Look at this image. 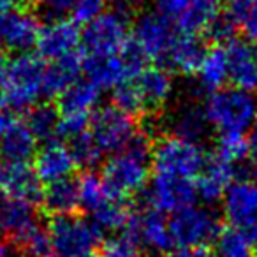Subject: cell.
I'll return each instance as SVG.
<instances>
[{"instance_id": "41", "label": "cell", "mask_w": 257, "mask_h": 257, "mask_svg": "<svg viewBox=\"0 0 257 257\" xmlns=\"http://www.w3.org/2000/svg\"><path fill=\"white\" fill-rule=\"evenodd\" d=\"M166 257H215L210 248H176L166 253Z\"/></svg>"}, {"instance_id": "30", "label": "cell", "mask_w": 257, "mask_h": 257, "mask_svg": "<svg viewBox=\"0 0 257 257\" xmlns=\"http://www.w3.org/2000/svg\"><path fill=\"white\" fill-rule=\"evenodd\" d=\"M27 125L37 138V141H55V136H58V128H60V114L55 107L48 104H39L32 111H29Z\"/></svg>"}, {"instance_id": "5", "label": "cell", "mask_w": 257, "mask_h": 257, "mask_svg": "<svg viewBox=\"0 0 257 257\" xmlns=\"http://www.w3.org/2000/svg\"><path fill=\"white\" fill-rule=\"evenodd\" d=\"M203 111L218 138L246 136L257 118V95L236 86H225L208 93Z\"/></svg>"}, {"instance_id": "45", "label": "cell", "mask_w": 257, "mask_h": 257, "mask_svg": "<svg viewBox=\"0 0 257 257\" xmlns=\"http://www.w3.org/2000/svg\"><path fill=\"white\" fill-rule=\"evenodd\" d=\"M0 257H13V248L2 236H0Z\"/></svg>"}, {"instance_id": "1", "label": "cell", "mask_w": 257, "mask_h": 257, "mask_svg": "<svg viewBox=\"0 0 257 257\" xmlns=\"http://www.w3.org/2000/svg\"><path fill=\"white\" fill-rule=\"evenodd\" d=\"M210 155L201 143L168 136L154 143L152 178L147 189L150 208L161 213H176L196 204L197 178Z\"/></svg>"}, {"instance_id": "23", "label": "cell", "mask_w": 257, "mask_h": 257, "mask_svg": "<svg viewBox=\"0 0 257 257\" xmlns=\"http://www.w3.org/2000/svg\"><path fill=\"white\" fill-rule=\"evenodd\" d=\"M194 76L197 86L208 93L225 88V83H229V64L224 43L213 44L204 51L199 69Z\"/></svg>"}, {"instance_id": "29", "label": "cell", "mask_w": 257, "mask_h": 257, "mask_svg": "<svg viewBox=\"0 0 257 257\" xmlns=\"http://www.w3.org/2000/svg\"><path fill=\"white\" fill-rule=\"evenodd\" d=\"M133 210L123 199H109L99 211L92 215V222L102 232H116L125 231L131 218H133Z\"/></svg>"}, {"instance_id": "7", "label": "cell", "mask_w": 257, "mask_h": 257, "mask_svg": "<svg viewBox=\"0 0 257 257\" xmlns=\"http://www.w3.org/2000/svg\"><path fill=\"white\" fill-rule=\"evenodd\" d=\"M88 134L102 155H113L127 148L141 134L134 114L116 104L100 106L93 113L88 125Z\"/></svg>"}, {"instance_id": "48", "label": "cell", "mask_w": 257, "mask_h": 257, "mask_svg": "<svg viewBox=\"0 0 257 257\" xmlns=\"http://www.w3.org/2000/svg\"><path fill=\"white\" fill-rule=\"evenodd\" d=\"M48 257H60V255H57V253H55V255H48Z\"/></svg>"}, {"instance_id": "47", "label": "cell", "mask_w": 257, "mask_h": 257, "mask_svg": "<svg viewBox=\"0 0 257 257\" xmlns=\"http://www.w3.org/2000/svg\"><path fill=\"white\" fill-rule=\"evenodd\" d=\"M0 189H2V169H0Z\"/></svg>"}, {"instance_id": "40", "label": "cell", "mask_w": 257, "mask_h": 257, "mask_svg": "<svg viewBox=\"0 0 257 257\" xmlns=\"http://www.w3.org/2000/svg\"><path fill=\"white\" fill-rule=\"evenodd\" d=\"M246 140H248V161L257 175V118H255V121H253L252 128H250Z\"/></svg>"}, {"instance_id": "11", "label": "cell", "mask_w": 257, "mask_h": 257, "mask_svg": "<svg viewBox=\"0 0 257 257\" xmlns=\"http://www.w3.org/2000/svg\"><path fill=\"white\" fill-rule=\"evenodd\" d=\"M178 34L157 13L148 11L140 15L134 22L131 29V46L141 60L166 65Z\"/></svg>"}, {"instance_id": "12", "label": "cell", "mask_w": 257, "mask_h": 257, "mask_svg": "<svg viewBox=\"0 0 257 257\" xmlns=\"http://www.w3.org/2000/svg\"><path fill=\"white\" fill-rule=\"evenodd\" d=\"M222 215L227 229L257 246V180H236L222 197Z\"/></svg>"}, {"instance_id": "32", "label": "cell", "mask_w": 257, "mask_h": 257, "mask_svg": "<svg viewBox=\"0 0 257 257\" xmlns=\"http://www.w3.org/2000/svg\"><path fill=\"white\" fill-rule=\"evenodd\" d=\"M213 155L232 166H239L248 159V140L246 136H220Z\"/></svg>"}, {"instance_id": "44", "label": "cell", "mask_w": 257, "mask_h": 257, "mask_svg": "<svg viewBox=\"0 0 257 257\" xmlns=\"http://www.w3.org/2000/svg\"><path fill=\"white\" fill-rule=\"evenodd\" d=\"M20 4H22V0H0V15L20 8Z\"/></svg>"}, {"instance_id": "37", "label": "cell", "mask_w": 257, "mask_h": 257, "mask_svg": "<svg viewBox=\"0 0 257 257\" xmlns=\"http://www.w3.org/2000/svg\"><path fill=\"white\" fill-rule=\"evenodd\" d=\"M100 257H141L138 252V245L125 236L111 238L104 241Z\"/></svg>"}, {"instance_id": "42", "label": "cell", "mask_w": 257, "mask_h": 257, "mask_svg": "<svg viewBox=\"0 0 257 257\" xmlns=\"http://www.w3.org/2000/svg\"><path fill=\"white\" fill-rule=\"evenodd\" d=\"M13 121H15V118L9 114V111H6V109H2V107H0V138L4 136L6 131L11 127Z\"/></svg>"}, {"instance_id": "3", "label": "cell", "mask_w": 257, "mask_h": 257, "mask_svg": "<svg viewBox=\"0 0 257 257\" xmlns=\"http://www.w3.org/2000/svg\"><path fill=\"white\" fill-rule=\"evenodd\" d=\"M48 62L39 55H16L8 65L4 88L0 92V107L9 113L32 111L43 99H48L46 92Z\"/></svg>"}, {"instance_id": "21", "label": "cell", "mask_w": 257, "mask_h": 257, "mask_svg": "<svg viewBox=\"0 0 257 257\" xmlns=\"http://www.w3.org/2000/svg\"><path fill=\"white\" fill-rule=\"evenodd\" d=\"M37 154V138L27 121L15 120L0 138V157L6 164H29Z\"/></svg>"}, {"instance_id": "22", "label": "cell", "mask_w": 257, "mask_h": 257, "mask_svg": "<svg viewBox=\"0 0 257 257\" xmlns=\"http://www.w3.org/2000/svg\"><path fill=\"white\" fill-rule=\"evenodd\" d=\"M2 190L13 199L32 204L43 197L41 180L29 164H6L2 169Z\"/></svg>"}, {"instance_id": "25", "label": "cell", "mask_w": 257, "mask_h": 257, "mask_svg": "<svg viewBox=\"0 0 257 257\" xmlns=\"http://www.w3.org/2000/svg\"><path fill=\"white\" fill-rule=\"evenodd\" d=\"M204 51L206 50L201 44L199 37L178 34L175 44H173L171 53L168 57V62H166V67L173 69L180 74L194 76L199 69Z\"/></svg>"}, {"instance_id": "26", "label": "cell", "mask_w": 257, "mask_h": 257, "mask_svg": "<svg viewBox=\"0 0 257 257\" xmlns=\"http://www.w3.org/2000/svg\"><path fill=\"white\" fill-rule=\"evenodd\" d=\"M43 201L44 208L53 217H60V215H74V211L79 208V196H78V183L74 180H60L46 185L43 189Z\"/></svg>"}, {"instance_id": "34", "label": "cell", "mask_w": 257, "mask_h": 257, "mask_svg": "<svg viewBox=\"0 0 257 257\" xmlns=\"http://www.w3.org/2000/svg\"><path fill=\"white\" fill-rule=\"evenodd\" d=\"M20 250L25 257H48L51 255V241L48 229L43 225H37L34 231H30L22 241L18 243Z\"/></svg>"}, {"instance_id": "35", "label": "cell", "mask_w": 257, "mask_h": 257, "mask_svg": "<svg viewBox=\"0 0 257 257\" xmlns=\"http://www.w3.org/2000/svg\"><path fill=\"white\" fill-rule=\"evenodd\" d=\"M190 4L192 0H154V11L176 30L185 18Z\"/></svg>"}, {"instance_id": "39", "label": "cell", "mask_w": 257, "mask_h": 257, "mask_svg": "<svg viewBox=\"0 0 257 257\" xmlns=\"http://www.w3.org/2000/svg\"><path fill=\"white\" fill-rule=\"evenodd\" d=\"M107 2L113 4L114 11H120V13H123V15H127V13L143 8L148 0H107Z\"/></svg>"}, {"instance_id": "36", "label": "cell", "mask_w": 257, "mask_h": 257, "mask_svg": "<svg viewBox=\"0 0 257 257\" xmlns=\"http://www.w3.org/2000/svg\"><path fill=\"white\" fill-rule=\"evenodd\" d=\"M107 0H76L74 9L71 13V20L79 23H92L95 18H99L102 13H106Z\"/></svg>"}, {"instance_id": "49", "label": "cell", "mask_w": 257, "mask_h": 257, "mask_svg": "<svg viewBox=\"0 0 257 257\" xmlns=\"http://www.w3.org/2000/svg\"><path fill=\"white\" fill-rule=\"evenodd\" d=\"M143 257H154V255H143Z\"/></svg>"}, {"instance_id": "17", "label": "cell", "mask_w": 257, "mask_h": 257, "mask_svg": "<svg viewBox=\"0 0 257 257\" xmlns=\"http://www.w3.org/2000/svg\"><path fill=\"white\" fill-rule=\"evenodd\" d=\"M227 51L229 83L239 90H257V43L245 37H232L224 43Z\"/></svg>"}, {"instance_id": "27", "label": "cell", "mask_w": 257, "mask_h": 257, "mask_svg": "<svg viewBox=\"0 0 257 257\" xmlns=\"http://www.w3.org/2000/svg\"><path fill=\"white\" fill-rule=\"evenodd\" d=\"M78 196H79V208L93 215L99 211L109 199H113L111 192L107 190L102 176L93 171H85L78 180Z\"/></svg>"}, {"instance_id": "18", "label": "cell", "mask_w": 257, "mask_h": 257, "mask_svg": "<svg viewBox=\"0 0 257 257\" xmlns=\"http://www.w3.org/2000/svg\"><path fill=\"white\" fill-rule=\"evenodd\" d=\"M76 166L78 162L72 155L71 147L60 143V141L46 143L34 159V171H36L37 178L48 185L71 178Z\"/></svg>"}, {"instance_id": "28", "label": "cell", "mask_w": 257, "mask_h": 257, "mask_svg": "<svg viewBox=\"0 0 257 257\" xmlns=\"http://www.w3.org/2000/svg\"><path fill=\"white\" fill-rule=\"evenodd\" d=\"M225 18L234 30L248 41L257 43V0H227Z\"/></svg>"}, {"instance_id": "13", "label": "cell", "mask_w": 257, "mask_h": 257, "mask_svg": "<svg viewBox=\"0 0 257 257\" xmlns=\"http://www.w3.org/2000/svg\"><path fill=\"white\" fill-rule=\"evenodd\" d=\"M143 67V60L138 57L133 50L118 57H88L81 55V72L85 79L90 81L93 86L104 92V90H116L121 86L128 78H133L140 69Z\"/></svg>"}, {"instance_id": "31", "label": "cell", "mask_w": 257, "mask_h": 257, "mask_svg": "<svg viewBox=\"0 0 257 257\" xmlns=\"http://www.w3.org/2000/svg\"><path fill=\"white\" fill-rule=\"evenodd\" d=\"M215 246H217V255L215 257H257L255 252H253L255 246L250 245L241 234L234 232L232 229L222 231Z\"/></svg>"}, {"instance_id": "24", "label": "cell", "mask_w": 257, "mask_h": 257, "mask_svg": "<svg viewBox=\"0 0 257 257\" xmlns=\"http://www.w3.org/2000/svg\"><path fill=\"white\" fill-rule=\"evenodd\" d=\"M210 131V125L204 116L203 106L197 104H183L175 109L169 118V134L183 138V140L201 143Z\"/></svg>"}, {"instance_id": "19", "label": "cell", "mask_w": 257, "mask_h": 257, "mask_svg": "<svg viewBox=\"0 0 257 257\" xmlns=\"http://www.w3.org/2000/svg\"><path fill=\"white\" fill-rule=\"evenodd\" d=\"M236 171H238V166L229 164L218 159L217 155H210L196 183L197 199L203 201L206 206L222 201L227 189L236 182Z\"/></svg>"}, {"instance_id": "4", "label": "cell", "mask_w": 257, "mask_h": 257, "mask_svg": "<svg viewBox=\"0 0 257 257\" xmlns=\"http://www.w3.org/2000/svg\"><path fill=\"white\" fill-rule=\"evenodd\" d=\"M175 93V78L164 65L141 67L114 90V104L131 114H152L164 109Z\"/></svg>"}, {"instance_id": "20", "label": "cell", "mask_w": 257, "mask_h": 257, "mask_svg": "<svg viewBox=\"0 0 257 257\" xmlns=\"http://www.w3.org/2000/svg\"><path fill=\"white\" fill-rule=\"evenodd\" d=\"M37 225L41 224L37 222L32 203L9 196L0 197V236H9L20 243Z\"/></svg>"}, {"instance_id": "43", "label": "cell", "mask_w": 257, "mask_h": 257, "mask_svg": "<svg viewBox=\"0 0 257 257\" xmlns=\"http://www.w3.org/2000/svg\"><path fill=\"white\" fill-rule=\"evenodd\" d=\"M8 58H6V53H4V48L0 46V92L4 88V83H6V76H8Z\"/></svg>"}, {"instance_id": "33", "label": "cell", "mask_w": 257, "mask_h": 257, "mask_svg": "<svg viewBox=\"0 0 257 257\" xmlns=\"http://www.w3.org/2000/svg\"><path fill=\"white\" fill-rule=\"evenodd\" d=\"M69 143H71L69 147H71L72 155H74L78 166H83V168H93V166L99 164L100 159L104 157L102 152L97 148V145L93 143V140L90 138L88 131L83 133L81 136L71 140Z\"/></svg>"}, {"instance_id": "15", "label": "cell", "mask_w": 257, "mask_h": 257, "mask_svg": "<svg viewBox=\"0 0 257 257\" xmlns=\"http://www.w3.org/2000/svg\"><path fill=\"white\" fill-rule=\"evenodd\" d=\"M125 238H128L138 246L143 245L154 252L169 253L175 246L169 231V220H166L164 213L147 208L145 211L134 213L128 225L123 232Z\"/></svg>"}, {"instance_id": "9", "label": "cell", "mask_w": 257, "mask_h": 257, "mask_svg": "<svg viewBox=\"0 0 257 257\" xmlns=\"http://www.w3.org/2000/svg\"><path fill=\"white\" fill-rule=\"evenodd\" d=\"M51 248L60 257H83L93 253L100 245L104 232L92 222V218L60 215L53 217L48 225Z\"/></svg>"}, {"instance_id": "14", "label": "cell", "mask_w": 257, "mask_h": 257, "mask_svg": "<svg viewBox=\"0 0 257 257\" xmlns=\"http://www.w3.org/2000/svg\"><path fill=\"white\" fill-rule=\"evenodd\" d=\"M36 46L39 57L50 64L67 60L79 57V50L83 48V34L78 23L69 18L50 20L41 27Z\"/></svg>"}, {"instance_id": "38", "label": "cell", "mask_w": 257, "mask_h": 257, "mask_svg": "<svg viewBox=\"0 0 257 257\" xmlns=\"http://www.w3.org/2000/svg\"><path fill=\"white\" fill-rule=\"evenodd\" d=\"M76 0H37L41 13L50 20L65 18L74 9Z\"/></svg>"}, {"instance_id": "2", "label": "cell", "mask_w": 257, "mask_h": 257, "mask_svg": "<svg viewBox=\"0 0 257 257\" xmlns=\"http://www.w3.org/2000/svg\"><path fill=\"white\" fill-rule=\"evenodd\" d=\"M152 150L147 134L141 133L127 148L104 161L102 176L107 190L116 199H131L148 189L152 178Z\"/></svg>"}, {"instance_id": "6", "label": "cell", "mask_w": 257, "mask_h": 257, "mask_svg": "<svg viewBox=\"0 0 257 257\" xmlns=\"http://www.w3.org/2000/svg\"><path fill=\"white\" fill-rule=\"evenodd\" d=\"M169 231L176 248H208L222 234L218 215L206 204H192L169 218Z\"/></svg>"}, {"instance_id": "10", "label": "cell", "mask_w": 257, "mask_h": 257, "mask_svg": "<svg viewBox=\"0 0 257 257\" xmlns=\"http://www.w3.org/2000/svg\"><path fill=\"white\" fill-rule=\"evenodd\" d=\"M100 90L90 81H76L60 97H58V114L60 128L58 136L67 138L69 141L81 136L88 131L93 113L99 109Z\"/></svg>"}, {"instance_id": "16", "label": "cell", "mask_w": 257, "mask_h": 257, "mask_svg": "<svg viewBox=\"0 0 257 257\" xmlns=\"http://www.w3.org/2000/svg\"><path fill=\"white\" fill-rule=\"evenodd\" d=\"M41 27L37 16L27 9L16 8L4 13L0 15V46L18 55L29 53L37 44Z\"/></svg>"}, {"instance_id": "46", "label": "cell", "mask_w": 257, "mask_h": 257, "mask_svg": "<svg viewBox=\"0 0 257 257\" xmlns=\"http://www.w3.org/2000/svg\"><path fill=\"white\" fill-rule=\"evenodd\" d=\"M83 257H100V255H95V253H88V255H83Z\"/></svg>"}, {"instance_id": "8", "label": "cell", "mask_w": 257, "mask_h": 257, "mask_svg": "<svg viewBox=\"0 0 257 257\" xmlns=\"http://www.w3.org/2000/svg\"><path fill=\"white\" fill-rule=\"evenodd\" d=\"M131 23L120 11H106L88 23L83 32V55L118 57L131 50Z\"/></svg>"}]
</instances>
